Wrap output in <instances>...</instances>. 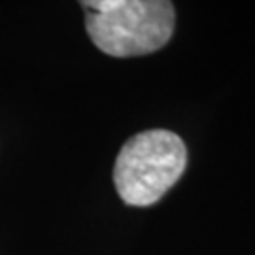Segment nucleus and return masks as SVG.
<instances>
[{
	"mask_svg": "<svg viewBox=\"0 0 255 255\" xmlns=\"http://www.w3.org/2000/svg\"><path fill=\"white\" fill-rule=\"evenodd\" d=\"M187 163L182 138L164 128L144 130L125 142L116 166L118 195L130 206L155 204L180 180Z\"/></svg>",
	"mask_w": 255,
	"mask_h": 255,
	"instance_id": "f03ea898",
	"label": "nucleus"
},
{
	"mask_svg": "<svg viewBox=\"0 0 255 255\" xmlns=\"http://www.w3.org/2000/svg\"><path fill=\"white\" fill-rule=\"evenodd\" d=\"M82 6L91 42L112 57L153 53L174 32L176 13L166 0H91Z\"/></svg>",
	"mask_w": 255,
	"mask_h": 255,
	"instance_id": "f257e3e1",
	"label": "nucleus"
}]
</instances>
